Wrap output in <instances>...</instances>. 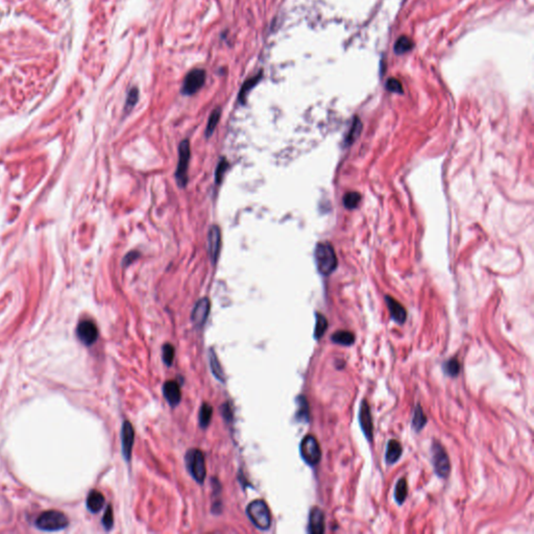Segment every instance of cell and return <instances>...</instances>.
Segmentation results:
<instances>
[{
    "instance_id": "obj_1",
    "label": "cell",
    "mask_w": 534,
    "mask_h": 534,
    "mask_svg": "<svg viewBox=\"0 0 534 534\" xmlns=\"http://www.w3.org/2000/svg\"><path fill=\"white\" fill-rule=\"evenodd\" d=\"M315 261L318 271L321 275H331L337 267V257L333 246L326 242L319 243L315 248Z\"/></svg>"
},
{
    "instance_id": "obj_2",
    "label": "cell",
    "mask_w": 534,
    "mask_h": 534,
    "mask_svg": "<svg viewBox=\"0 0 534 534\" xmlns=\"http://www.w3.org/2000/svg\"><path fill=\"white\" fill-rule=\"evenodd\" d=\"M246 513L252 523L261 530H267L271 524V514L267 504L262 500H256L248 504Z\"/></svg>"
},
{
    "instance_id": "obj_3",
    "label": "cell",
    "mask_w": 534,
    "mask_h": 534,
    "mask_svg": "<svg viewBox=\"0 0 534 534\" xmlns=\"http://www.w3.org/2000/svg\"><path fill=\"white\" fill-rule=\"evenodd\" d=\"M68 525L67 516L60 511L51 510L40 514L36 520V526L44 531H58Z\"/></svg>"
},
{
    "instance_id": "obj_4",
    "label": "cell",
    "mask_w": 534,
    "mask_h": 534,
    "mask_svg": "<svg viewBox=\"0 0 534 534\" xmlns=\"http://www.w3.org/2000/svg\"><path fill=\"white\" fill-rule=\"evenodd\" d=\"M432 463L434 471L439 478H448L451 471V463L448 454L439 442H433L432 448Z\"/></svg>"
},
{
    "instance_id": "obj_5",
    "label": "cell",
    "mask_w": 534,
    "mask_h": 534,
    "mask_svg": "<svg viewBox=\"0 0 534 534\" xmlns=\"http://www.w3.org/2000/svg\"><path fill=\"white\" fill-rule=\"evenodd\" d=\"M190 143L183 140L179 146V164L176 171V179L180 187H185L188 183V167L190 162Z\"/></svg>"
},
{
    "instance_id": "obj_6",
    "label": "cell",
    "mask_w": 534,
    "mask_h": 534,
    "mask_svg": "<svg viewBox=\"0 0 534 534\" xmlns=\"http://www.w3.org/2000/svg\"><path fill=\"white\" fill-rule=\"evenodd\" d=\"M186 464H187V468L195 481L198 483H203L205 481L207 470L205 457L202 451L190 450L186 454Z\"/></svg>"
},
{
    "instance_id": "obj_7",
    "label": "cell",
    "mask_w": 534,
    "mask_h": 534,
    "mask_svg": "<svg viewBox=\"0 0 534 534\" xmlns=\"http://www.w3.org/2000/svg\"><path fill=\"white\" fill-rule=\"evenodd\" d=\"M300 450L304 461L307 464L314 466L319 462L321 458V450L317 439L313 435H307L303 438Z\"/></svg>"
},
{
    "instance_id": "obj_8",
    "label": "cell",
    "mask_w": 534,
    "mask_h": 534,
    "mask_svg": "<svg viewBox=\"0 0 534 534\" xmlns=\"http://www.w3.org/2000/svg\"><path fill=\"white\" fill-rule=\"evenodd\" d=\"M206 82V71L201 68H196L188 72L183 84L182 93L184 95H193L200 91Z\"/></svg>"
},
{
    "instance_id": "obj_9",
    "label": "cell",
    "mask_w": 534,
    "mask_h": 534,
    "mask_svg": "<svg viewBox=\"0 0 534 534\" xmlns=\"http://www.w3.org/2000/svg\"><path fill=\"white\" fill-rule=\"evenodd\" d=\"M359 421L360 427L363 431L365 437L371 441L372 435H374V424H372V417L370 412V407L366 400H363L360 405V411H359Z\"/></svg>"
},
{
    "instance_id": "obj_10",
    "label": "cell",
    "mask_w": 534,
    "mask_h": 534,
    "mask_svg": "<svg viewBox=\"0 0 534 534\" xmlns=\"http://www.w3.org/2000/svg\"><path fill=\"white\" fill-rule=\"evenodd\" d=\"M77 333H78V337L80 338V340L86 345L93 344L98 338L97 327L91 320L81 321L78 327Z\"/></svg>"
},
{
    "instance_id": "obj_11",
    "label": "cell",
    "mask_w": 534,
    "mask_h": 534,
    "mask_svg": "<svg viewBox=\"0 0 534 534\" xmlns=\"http://www.w3.org/2000/svg\"><path fill=\"white\" fill-rule=\"evenodd\" d=\"M208 246L211 261L215 264L218 260L221 246V232L219 227L212 226L210 228L208 234Z\"/></svg>"
},
{
    "instance_id": "obj_12",
    "label": "cell",
    "mask_w": 534,
    "mask_h": 534,
    "mask_svg": "<svg viewBox=\"0 0 534 534\" xmlns=\"http://www.w3.org/2000/svg\"><path fill=\"white\" fill-rule=\"evenodd\" d=\"M210 308H211V304H210L209 299H207V297L201 299L195 304L192 314H191V319L193 321L194 326L201 328L205 325V322L210 313Z\"/></svg>"
},
{
    "instance_id": "obj_13",
    "label": "cell",
    "mask_w": 534,
    "mask_h": 534,
    "mask_svg": "<svg viewBox=\"0 0 534 534\" xmlns=\"http://www.w3.org/2000/svg\"><path fill=\"white\" fill-rule=\"evenodd\" d=\"M134 428L130 421H124L122 430H121V441H122V453L126 460H131L132 457V450L134 445V437H135Z\"/></svg>"
},
{
    "instance_id": "obj_14",
    "label": "cell",
    "mask_w": 534,
    "mask_h": 534,
    "mask_svg": "<svg viewBox=\"0 0 534 534\" xmlns=\"http://www.w3.org/2000/svg\"><path fill=\"white\" fill-rule=\"evenodd\" d=\"M309 532L312 534H321L325 532V513L317 507L312 508L310 511Z\"/></svg>"
},
{
    "instance_id": "obj_15",
    "label": "cell",
    "mask_w": 534,
    "mask_h": 534,
    "mask_svg": "<svg viewBox=\"0 0 534 534\" xmlns=\"http://www.w3.org/2000/svg\"><path fill=\"white\" fill-rule=\"evenodd\" d=\"M163 393L165 399L169 403L170 406L176 407L181 402V388L179 386L178 382L176 381H167L164 384L163 387Z\"/></svg>"
},
{
    "instance_id": "obj_16",
    "label": "cell",
    "mask_w": 534,
    "mask_h": 534,
    "mask_svg": "<svg viewBox=\"0 0 534 534\" xmlns=\"http://www.w3.org/2000/svg\"><path fill=\"white\" fill-rule=\"evenodd\" d=\"M386 304L389 309L391 318L396 322V324H400V325L404 324L407 318L406 309L399 302L392 299L391 296H386Z\"/></svg>"
},
{
    "instance_id": "obj_17",
    "label": "cell",
    "mask_w": 534,
    "mask_h": 534,
    "mask_svg": "<svg viewBox=\"0 0 534 534\" xmlns=\"http://www.w3.org/2000/svg\"><path fill=\"white\" fill-rule=\"evenodd\" d=\"M401 455H402L401 443L394 439L389 440L387 444L386 454H385V461H386V463L387 464L395 463L400 459Z\"/></svg>"
},
{
    "instance_id": "obj_18",
    "label": "cell",
    "mask_w": 534,
    "mask_h": 534,
    "mask_svg": "<svg viewBox=\"0 0 534 534\" xmlns=\"http://www.w3.org/2000/svg\"><path fill=\"white\" fill-rule=\"evenodd\" d=\"M105 505V496L102 492L97 490H92L88 498H87V507H88L91 512H98L101 511Z\"/></svg>"
},
{
    "instance_id": "obj_19",
    "label": "cell",
    "mask_w": 534,
    "mask_h": 534,
    "mask_svg": "<svg viewBox=\"0 0 534 534\" xmlns=\"http://www.w3.org/2000/svg\"><path fill=\"white\" fill-rule=\"evenodd\" d=\"M261 79H262V72L260 71L258 74H256V76L250 78V79L246 80V81L244 82V84H243L242 87H241V90H240L239 96H238V99H239V102H240L241 104L244 103L245 98H246V95L248 94V92H250V91L254 88V87L259 83V81H260Z\"/></svg>"
},
{
    "instance_id": "obj_20",
    "label": "cell",
    "mask_w": 534,
    "mask_h": 534,
    "mask_svg": "<svg viewBox=\"0 0 534 534\" xmlns=\"http://www.w3.org/2000/svg\"><path fill=\"white\" fill-rule=\"evenodd\" d=\"M331 340L334 343L347 346V345H352L354 343L355 336H354V334L352 332H350V331L341 330V331L335 332L331 336Z\"/></svg>"
},
{
    "instance_id": "obj_21",
    "label": "cell",
    "mask_w": 534,
    "mask_h": 534,
    "mask_svg": "<svg viewBox=\"0 0 534 534\" xmlns=\"http://www.w3.org/2000/svg\"><path fill=\"white\" fill-rule=\"evenodd\" d=\"M414 44L410 38H408L407 36H402L401 38L396 40L394 44V53L396 55H404L408 52H410Z\"/></svg>"
},
{
    "instance_id": "obj_22",
    "label": "cell",
    "mask_w": 534,
    "mask_h": 534,
    "mask_svg": "<svg viewBox=\"0 0 534 534\" xmlns=\"http://www.w3.org/2000/svg\"><path fill=\"white\" fill-rule=\"evenodd\" d=\"M427 424V416L425 415L423 409L419 405L415 407L413 418H412V428L415 432H419Z\"/></svg>"
},
{
    "instance_id": "obj_23",
    "label": "cell",
    "mask_w": 534,
    "mask_h": 534,
    "mask_svg": "<svg viewBox=\"0 0 534 534\" xmlns=\"http://www.w3.org/2000/svg\"><path fill=\"white\" fill-rule=\"evenodd\" d=\"M407 494H408L407 481H406V479L402 478V479H400L399 481H397L396 485H395V489H394L395 501L399 504H403L405 499L407 498Z\"/></svg>"
},
{
    "instance_id": "obj_24",
    "label": "cell",
    "mask_w": 534,
    "mask_h": 534,
    "mask_svg": "<svg viewBox=\"0 0 534 534\" xmlns=\"http://www.w3.org/2000/svg\"><path fill=\"white\" fill-rule=\"evenodd\" d=\"M220 115H221V110L219 108L215 109L212 113H211L210 117H209V120H208V124H207V129H206V137L209 138L211 135H212L217 127V124L219 122V119H220Z\"/></svg>"
},
{
    "instance_id": "obj_25",
    "label": "cell",
    "mask_w": 534,
    "mask_h": 534,
    "mask_svg": "<svg viewBox=\"0 0 534 534\" xmlns=\"http://www.w3.org/2000/svg\"><path fill=\"white\" fill-rule=\"evenodd\" d=\"M210 366H211V370H212L213 375L219 380V381H223L225 380V374H223V370L221 368V365L218 361L217 359V356L215 355V353L211 350L210 352Z\"/></svg>"
},
{
    "instance_id": "obj_26",
    "label": "cell",
    "mask_w": 534,
    "mask_h": 534,
    "mask_svg": "<svg viewBox=\"0 0 534 534\" xmlns=\"http://www.w3.org/2000/svg\"><path fill=\"white\" fill-rule=\"evenodd\" d=\"M327 329H328V320H327V318L322 314L317 313L316 314V325H315V330H314V337H315V339H319V338H321L322 336H324V334L327 331Z\"/></svg>"
},
{
    "instance_id": "obj_27",
    "label": "cell",
    "mask_w": 534,
    "mask_h": 534,
    "mask_svg": "<svg viewBox=\"0 0 534 534\" xmlns=\"http://www.w3.org/2000/svg\"><path fill=\"white\" fill-rule=\"evenodd\" d=\"M212 413H213L212 407H211L208 403L203 404L200 410V418H198L200 419V425L202 428L208 427V425L211 421V417H212Z\"/></svg>"
},
{
    "instance_id": "obj_28",
    "label": "cell",
    "mask_w": 534,
    "mask_h": 534,
    "mask_svg": "<svg viewBox=\"0 0 534 534\" xmlns=\"http://www.w3.org/2000/svg\"><path fill=\"white\" fill-rule=\"evenodd\" d=\"M443 370L450 377H457L460 372V363L457 359H450L443 364Z\"/></svg>"
},
{
    "instance_id": "obj_29",
    "label": "cell",
    "mask_w": 534,
    "mask_h": 534,
    "mask_svg": "<svg viewBox=\"0 0 534 534\" xmlns=\"http://www.w3.org/2000/svg\"><path fill=\"white\" fill-rule=\"evenodd\" d=\"M297 403H299V410H297V414H296L297 418L301 419V420H308L309 407H308V403H307L306 397L300 396Z\"/></svg>"
},
{
    "instance_id": "obj_30",
    "label": "cell",
    "mask_w": 534,
    "mask_h": 534,
    "mask_svg": "<svg viewBox=\"0 0 534 534\" xmlns=\"http://www.w3.org/2000/svg\"><path fill=\"white\" fill-rule=\"evenodd\" d=\"M359 202H360V194L357 192L346 193L343 198L344 206L347 209H355L358 206Z\"/></svg>"
},
{
    "instance_id": "obj_31",
    "label": "cell",
    "mask_w": 534,
    "mask_h": 534,
    "mask_svg": "<svg viewBox=\"0 0 534 534\" xmlns=\"http://www.w3.org/2000/svg\"><path fill=\"white\" fill-rule=\"evenodd\" d=\"M228 168H229L228 161L225 158H222L220 160V162H219L217 168H216V171H215V182H216V184H220L222 182V179H223V177H225Z\"/></svg>"
},
{
    "instance_id": "obj_32",
    "label": "cell",
    "mask_w": 534,
    "mask_h": 534,
    "mask_svg": "<svg viewBox=\"0 0 534 534\" xmlns=\"http://www.w3.org/2000/svg\"><path fill=\"white\" fill-rule=\"evenodd\" d=\"M139 99V90L136 88V87H134V88H132L128 94V97H127V103H126V110L127 111H131L135 105L137 104Z\"/></svg>"
},
{
    "instance_id": "obj_33",
    "label": "cell",
    "mask_w": 534,
    "mask_h": 534,
    "mask_svg": "<svg viewBox=\"0 0 534 534\" xmlns=\"http://www.w3.org/2000/svg\"><path fill=\"white\" fill-rule=\"evenodd\" d=\"M173 358H175V347L171 344L166 343L163 346V360L166 365H171L173 362Z\"/></svg>"
},
{
    "instance_id": "obj_34",
    "label": "cell",
    "mask_w": 534,
    "mask_h": 534,
    "mask_svg": "<svg viewBox=\"0 0 534 534\" xmlns=\"http://www.w3.org/2000/svg\"><path fill=\"white\" fill-rule=\"evenodd\" d=\"M386 89L392 93H397V94H401L403 93V87H402V84L400 81H397L396 79H389L387 82H386Z\"/></svg>"
},
{
    "instance_id": "obj_35",
    "label": "cell",
    "mask_w": 534,
    "mask_h": 534,
    "mask_svg": "<svg viewBox=\"0 0 534 534\" xmlns=\"http://www.w3.org/2000/svg\"><path fill=\"white\" fill-rule=\"evenodd\" d=\"M113 523H114L113 510H112L111 505H109L108 508H107L106 512H105V514H104L103 524H104V527H105L107 530H110V529L112 528V526H113Z\"/></svg>"
},
{
    "instance_id": "obj_36",
    "label": "cell",
    "mask_w": 534,
    "mask_h": 534,
    "mask_svg": "<svg viewBox=\"0 0 534 534\" xmlns=\"http://www.w3.org/2000/svg\"><path fill=\"white\" fill-rule=\"evenodd\" d=\"M360 130H361V123H360V120H355V122L353 123V127H352V130L350 131V134L349 136H347V141H349V143H352L357 136L360 134Z\"/></svg>"
},
{
    "instance_id": "obj_37",
    "label": "cell",
    "mask_w": 534,
    "mask_h": 534,
    "mask_svg": "<svg viewBox=\"0 0 534 534\" xmlns=\"http://www.w3.org/2000/svg\"><path fill=\"white\" fill-rule=\"evenodd\" d=\"M139 257V254L137 252H132L130 254H128L126 256V258L123 259V265H130L131 263H133L134 261L137 259Z\"/></svg>"
}]
</instances>
